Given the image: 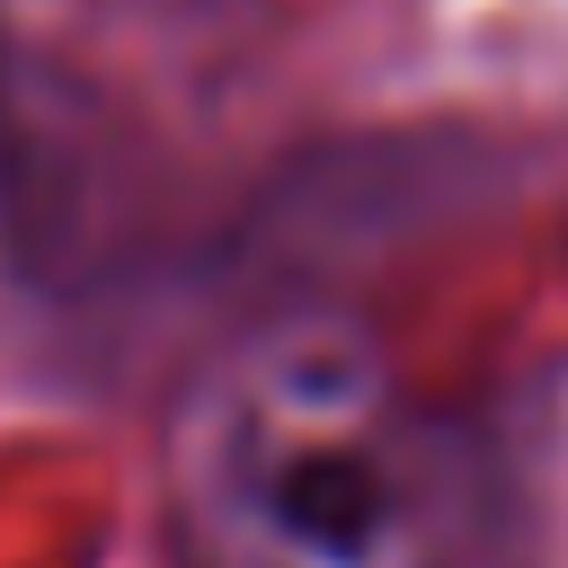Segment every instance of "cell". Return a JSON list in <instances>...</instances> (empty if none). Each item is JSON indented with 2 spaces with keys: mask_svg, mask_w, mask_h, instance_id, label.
<instances>
[{
  "mask_svg": "<svg viewBox=\"0 0 568 568\" xmlns=\"http://www.w3.org/2000/svg\"><path fill=\"white\" fill-rule=\"evenodd\" d=\"M266 515L284 541H302L320 559H364L382 532V479L355 453H302L266 479Z\"/></svg>",
  "mask_w": 568,
  "mask_h": 568,
  "instance_id": "6da1fadb",
  "label": "cell"
}]
</instances>
